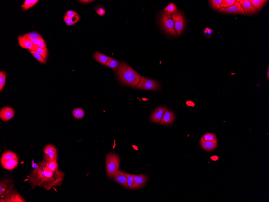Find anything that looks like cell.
Instances as JSON below:
<instances>
[{"instance_id": "1", "label": "cell", "mask_w": 269, "mask_h": 202, "mask_svg": "<svg viewBox=\"0 0 269 202\" xmlns=\"http://www.w3.org/2000/svg\"><path fill=\"white\" fill-rule=\"evenodd\" d=\"M64 176V173H63L52 178L46 177L44 174V168L41 166L32 172L29 181L33 188L38 186H43L48 190L52 186L61 185Z\"/></svg>"}, {"instance_id": "2", "label": "cell", "mask_w": 269, "mask_h": 202, "mask_svg": "<svg viewBox=\"0 0 269 202\" xmlns=\"http://www.w3.org/2000/svg\"><path fill=\"white\" fill-rule=\"evenodd\" d=\"M115 72L118 79L123 85L135 88L140 82V74L124 62L120 63Z\"/></svg>"}, {"instance_id": "3", "label": "cell", "mask_w": 269, "mask_h": 202, "mask_svg": "<svg viewBox=\"0 0 269 202\" xmlns=\"http://www.w3.org/2000/svg\"><path fill=\"white\" fill-rule=\"evenodd\" d=\"M120 159L117 154L110 153L106 157V170L109 178L113 177L119 170Z\"/></svg>"}, {"instance_id": "4", "label": "cell", "mask_w": 269, "mask_h": 202, "mask_svg": "<svg viewBox=\"0 0 269 202\" xmlns=\"http://www.w3.org/2000/svg\"><path fill=\"white\" fill-rule=\"evenodd\" d=\"M161 21L165 31L168 34L173 36H177L174 21L171 14L166 12L163 13L161 17Z\"/></svg>"}, {"instance_id": "5", "label": "cell", "mask_w": 269, "mask_h": 202, "mask_svg": "<svg viewBox=\"0 0 269 202\" xmlns=\"http://www.w3.org/2000/svg\"><path fill=\"white\" fill-rule=\"evenodd\" d=\"M141 90L156 91L160 89L159 85L155 80L141 76L140 82L135 87Z\"/></svg>"}, {"instance_id": "6", "label": "cell", "mask_w": 269, "mask_h": 202, "mask_svg": "<svg viewBox=\"0 0 269 202\" xmlns=\"http://www.w3.org/2000/svg\"><path fill=\"white\" fill-rule=\"evenodd\" d=\"M45 155L44 156L43 161H57L58 153L56 147L52 145H47L44 149Z\"/></svg>"}, {"instance_id": "7", "label": "cell", "mask_w": 269, "mask_h": 202, "mask_svg": "<svg viewBox=\"0 0 269 202\" xmlns=\"http://www.w3.org/2000/svg\"><path fill=\"white\" fill-rule=\"evenodd\" d=\"M174 24V28L178 35L182 34L185 27L184 19L182 13H176L172 15Z\"/></svg>"}, {"instance_id": "8", "label": "cell", "mask_w": 269, "mask_h": 202, "mask_svg": "<svg viewBox=\"0 0 269 202\" xmlns=\"http://www.w3.org/2000/svg\"><path fill=\"white\" fill-rule=\"evenodd\" d=\"M218 11L229 14H245L243 6L238 1H236L235 3L229 7L226 8H220L217 10Z\"/></svg>"}, {"instance_id": "9", "label": "cell", "mask_w": 269, "mask_h": 202, "mask_svg": "<svg viewBox=\"0 0 269 202\" xmlns=\"http://www.w3.org/2000/svg\"><path fill=\"white\" fill-rule=\"evenodd\" d=\"M8 190L6 192V195H5L2 198V200L1 202H24L25 200L23 199L18 193L16 192H10ZM5 194V195H6Z\"/></svg>"}, {"instance_id": "10", "label": "cell", "mask_w": 269, "mask_h": 202, "mask_svg": "<svg viewBox=\"0 0 269 202\" xmlns=\"http://www.w3.org/2000/svg\"><path fill=\"white\" fill-rule=\"evenodd\" d=\"M167 109V107L164 106H160L156 108L154 111L151 117V121L155 123L160 122Z\"/></svg>"}, {"instance_id": "11", "label": "cell", "mask_w": 269, "mask_h": 202, "mask_svg": "<svg viewBox=\"0 0 269 202\" xmlns=\"http://www.w3.org/2000/svg\"><path fill=\"white\" fill-rule=\"evenodd\" d=\"M14 115V110L10 107H4L0 111V118L3 121H8L11 120Z\"/></svg>"}, {"instance_id": "12", "label": "cell", "mask_w": 269, "mask_h": 202, "mask_svg": "<svg viewBox=\"0 0 269 202\" xmlns=\"http://www.w3.org/2000/svg\"><path fill=\"white\" fill-rule=\"evenodd\" d=\"M18 43L22 48L29 50V51H36L38 48L29 39L20 36L18 37Z\"/></svg>"}, {"instance_id": "13", "label": "cell", "mask_w": 269, "mask_h": 202, "mask_svg": "<svg viewBox=\"0 0 269 202\" xmlns=\"http://www.w3.org/2000/svg\"><path fill=\"white\" fill-rule=\"evenodd\" d=\"M115 181L121 184L126 188H128L127 173L119 170L113 176Z\"/></svg>"}, {"instance_id": "14", "label": "cell", "mask_w": 269, "mask_h": 202, "mask_svg": "<svg viewBox=\"0 0 269 202\" xmlns=\"http://www.w3.org/2000/svg\"><path fill=\"white\" fill-rule=\"evenodd\" d=\"M237 1L243 6L245 14H253L258 12V10L255 9L252 4L250 3L249 0H237Z\"/></svg>"}, {"instance_id": "15", "label": "cell", "mask_w": 269, "mask_h": 202, "mask_svg": "<svg viewBox=\"0 0 269 202\" xmlns=\"http://www.w3.org/2000/svg\"><path fill=\"white\" fill-rule=\"evenodd\" d=\"M1 163L4 168L8 170H13L18 165V158L8 160L1 161Z\"/></svg>"}, {"instance_id": "16", "label": "cell", "mask_w": 269, "mask_h": 202, "mask_svg": "<svg viewBox=\"0 0 269 202\" xmlns=\"http://www.w3.org/2000/svg\"><path fill=\"white\" fill-rule=\"evenodd\" d=\"M200 145L204 150L207 151H210L216 149L218 145V143L217 140L214 141H206L204 140L202 138H201L200 141Z\"/></svg>"}, {"instance_id": "17", "label": "cell", "mask_w": 269, "mask_h": 202, "mask_svg": "<svg viewBox=\"0 0 269 202\" xmlns=\"http://www.w3.org/2000/svg\"><path fill=\"white\" fill-rule=\"evenodd\" d=\"M39 164L43 167L46 170L54 172L58 169V164L56 161H43Z\"/></svg>"}, {"instance_id": "18", "label": "cell", "mask_w": 269, "mask_h": 202, "mask_svg": "<svg viewBox=\"0 0 269 202\" xmlns=\"http://www.w3.org/2000/svg\"><path fill=\"white\" fill-rule=\"evenodd\" d=\"M175 117V116L173 112L167 109L161 120L160 124L166 125L171 124L174 122Z\"/></svg>"}, {"instance_id": "19", "label": "cell", "mask_w": 269, "mask_h": 202, "mask_svg": "<svg viewBox=\"0 0 269 202\" xmlns=\"http://www.w3.org/2000/svg\"><path fill=\"white\" fill-rule=\"evenodd\" d=\"M93 57L96 61L104 66L106 65L110 58V57L106 56L105 54L98 51H96Z\"/></svg>"}, {"instance_id": "20", "label": "cell", "mask_w": 269, "mask_h": 202, "mask_svg": "<svg viewBox=\"0 0 269 202\" xmlns=\"http://www.w3.org/2000/svg\"><path fill=\"white\" fill-rule=\"evenodd\" d=\"M134 179L136 185L139 188L144 186L146 183L148 181V178L146 176L144 175H134Z\"/></svg>"}, {"instance_id": "21", "label": "cell", "mask_w": 269, "mask_h": 202, "mask_svg": "<svg viewBox=\"0 0 269 202\" xmlns=\"http://www.w3.org/2000/svg\"><path fill=\"white\" fill-rule=\"evenodd\" d=\"M63 19H64L65 22L67 26H69L74 25L78 22L80 19V16L78 14L75 17H73V18H70V17L65 16H64Z\"/></svg>"}, {"instance_id": "22", "label": "cell", "mask_w": 269, "mask_h": 202, "mask_svg": "<svg viewBox=\"0 0 269 202\" xmlns=\"http://www.w3.org/2000/svg\"><path fill=\"white\" fill-rule=\"evenodd\" d=\"M120 64L119 61L110 57V60L108 61L105 66L110 68L112 70L116 71L119 67Z\"/></svg>"}, {"instance_id": "23", "label": "cell", "mask_w": 269, "mask_h": 202, "mask_svg": "<svg viewBox=\"0 0 269 202\" xmlns=\"http://www.w3.org/2000/svg\"><path fill=\"white\" fill-rule=\"evenodd\" d=\"M257 10H260L268 1L266 0H249Z\"/></svg>"}, {"instance_id": "24", "label": "cell", "mask_w": 269, "mask_h": 202, "mask_svg": "<svg viewBox=\"0 0 269 202\" xmlns=\"http://www.w3.org/2000/svg\"><path fill=\"white\" fill-rule=\"evenodd\" d=\"M127 180L128 188L130 189H136L139 188L136 185L134 179V175L127 173Z\"/></svg>"}, {"instance_id": "25", "label": "cell", "mask_w": 269, "mask_h": 202, "mask_svg": "<svg viewBox=\"0 0 269 202\" xmlns=\"http://www.w3.org/2000/svg\"><path fill=\"white\" fill-rule=\"evenodd\" d=\"M39 1L38 0H25L24 4L21 6L23 10L24 11H26L36 5Z\"/></svg>"}, {"instance_id": "26", "label": "cell", "mask_w": 269, "mask_h": 202, "mask_svg": "<svg viewBox=\"0 0 269 202\" xmlns=\"http://www.w3.org/2000/svg\"><path fill=\"white\" fill-rule=\"evenodd\" d=\"M17 158H18V157L16 153L11 151H7L2 154L1 158V161L8 160Z\"/></svg>"}, {"instance_id": "27", "label": "cell", "mask_w": 269, "mask_h": 202, "mask_svg": "<svg viewBox=\"0 0 269 202\" xmlns=\"http://www.w3.org/2000/svg\"><path fill=\"white\" fill-rule=\"evenodd\" d=\"M72 114L74 117L78 120L83 118L85 116L84 111L80 108H77L74 109Z\"/></svg>"}, {"instance_id": "28", "label": "cell", "mask_w": 269, "mask_h": 202, "mask_svg": "<svg viewBox=\"0 0 269 202\" xmlns=\"http://www.w3.org/2000/svg\"><path fill=\"white\" fill-rule=\"evenodd\" d=\"M166 13H168L171 14V13H177V8L175 4L171 3L169 4L164 9Z\"/></svg>"}, {"instance_id": "29", "label": "cell", "mask_w": 269, "mask_h": 202, "mask_svg": "<svg viewBox=\"0 0 269 202\" xmlns=\"http://www.w3.org/2000/svg\"><path fill=\"white\" fill-rule=\"evenodd\" d=\"M201 138L204 140L206 141H214L217 140L215 135L208 132L205 134Z\"/></svg>"}, {"instance_id": "30", "label": "cell", "mask_w": 269, "mask_h": 202, "mask_svg": "<svg viewBox=\"0 0 269 202\" xmlns=\"http://www.w3.org/2000/svg\"><path fill=\"white\" fill-rule=\"evenodd\" d=\"M9 181H7V180H2V181H1L0 183V196L1 198L3 197L5 192H6L7 189L8 184Z\"/></svg>"}, {"instance_id": "31", "label": "cell", "mask_w": 269, "mask_h": 202, "mask_svg": "<svg viewBox=\"0 0 269 202\" xmlns=\"http://www.w3.org/2000/svg\"><path fill=\"white\" fill-rule=\"evenodd\" d=\"M6 73L4 71L0 72V91L1 92L5 86L6 80Z\"/></svg>"}, {"instance_id": "32", "label": "cell", "mask_w": 269, "mask_h": 202, "mask_svg": "<svg viewBox=\"0 0 269 202\" xmlns=\"http://www.w3.org/2000/svg\"><path fill=\"white\" fill-rule=\"evenodd\" d=\"M29 51L31 54L33 55L34 57L35 58H36V60L38 61L40 63L45 64L47 63V61L45 59H44L40 54L36 52V51Z\"/></svg>"}, {"instance_id": "33", "label": "cell", "mask_w": 269, "mask_h": 202, "mask_svg": "<svg viewBox=\"0 0 269 202\" xmlns=\"http://www.w3.org/2000/svg\"><path fill=\"white\" fill-rule=\"evenodd\" d=\"M223 0H212L210 1V5L212 7L216 10H219L221 8V5Z\"/></svg>"}, {"instance_id": "34", "label": "cell", "mask_w": 269, "mask_h": 202, "mask_svg": "<svg viewBox=\"0 0 269 202\" xmlns=\"http://www.w3.org/2000/svg\"><path fill=\"white\" fill-rule=\"evenodd\" d=\"M36 52L40 54L44 59L47 60L48 57V50L47 48H38L36 50Z\"/></svg>"}, {"instance_id": "35", "label": "cell", "mask_w": 269, "mask_h": 202, "mask_svg": "<svg viewBox=\"0 0 269 202\" xmlns=\"http://www.w3.org/2000/svg\"><path fill=\"white\" fill-rule=\"evenodd\" d=\"M236 0H223L221 8H226L233 5L236 2Z\"/></svg>"}, {"instance_id": "36", "label": "cell", "mask_w": 269, "mask_h": 202, "mask_svg": "<svg viewBox=\"0 0 269 202\" xmlns=\"http://www.w3.org/2000/svg\"><path fill=\"white\" fill-rule=\"evenodd\" d=\"M24 37L34 38L36 39H40L42 38L40 34L36 32H31L25 34L23 36Z\"/></svg>"}, {"instance_id": "37", "label": "cell", "mask_w": 269, "mask_h": 202, "mask_svg": "<svg viewBox=\"0 0 269 202\" xmlns=\"http://www.w3.org/2000/svg\"><path fill=\"white\" fill-rule=\"evenodd\" d=\"M96 10L97 14L100 16H103L106 12L105 8L102 6H98L96 8Z\"/></svg>"}, {"instance_id": "38", "label": "cell", "mask_w": 269, "mask_h": 202, "mask_svg": "<svg viewBox=\"0 0 269 202\" xmlns=\"http://www.w3.org/2000/svg\"><path fill=\"white\" fill-rule=\"evenodd\" d=\"M212 33H213V30L209 28H205L204 31V36L208 38H210L211 36Z\"/></svg>"}, {"instance_id": "39", "label": "cell", "mask_w": 269, "mask_h": 202, "mask_svg": "<svg viewBox=\"0 0 269 202\" xmlns=\"http://www.w3.org/2000/svg\"><path fill=\"white\" fill-rule=\"evenodd\" d=\"M78 14V13H77L76 12L73 11L69 10L66 12L65 16L70 17V18H73Z\"/></svg>"}, {"instance_id": "40", "label": "cell", "mask_w": 269, "mask_h": 202, "mask_svg": "<svg viewBox=\"0 0 269 202\" xmlns=\"http://www.w3.org/2000/svg\"><path fill=\"white\" fill-rule=\"evenodd\" d=\"M32 168H34V169L38 168L40 167H39L38 165L36 164L34 162L33 160L32 161Z\"/></svg>"}, {"instance_id": "41", "label": "cell", "mask_w": 269, "mask_h": 202, "mask_svg": "<svg viewBox=\"0 0 269 202\" xmlns=\"http://www.w3.org/2000/svg\"><path fill=\"white\" fill-rule=\"evenodd\" d=\"M80 2L83 4H87L90 3V2H92L93 1H79Z\"/></svg>"}, {"instance_id": "42", "label": "cell", "mask_w": 269, "mask_h": 202, "mask_svg": "<svg viewBox=\"0 0 269 202\" xmlns=\"http://www.w3.org/2000/svg\"><path fill=\"white\" fill-rule=\"evenodd\" d=\"M211 158L213 161H217L219 159V157L217 156H213L211 157Z\"/></svg>"}, {"instance_id": "43", "label": "cell", "mask_w": 269, "mask_h": 202, "mask_svg": "<svg viewBox=\"0 0 269 202\" xmlns=\"http://www.w3.org/2000/svg\"><path fill=\"white\" fill-rule=\"evenodd\" d=\"M267 79L269 80V67H268V70H267Z\"/></svg>"}]
</instances>
